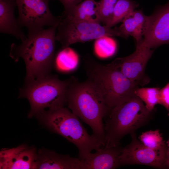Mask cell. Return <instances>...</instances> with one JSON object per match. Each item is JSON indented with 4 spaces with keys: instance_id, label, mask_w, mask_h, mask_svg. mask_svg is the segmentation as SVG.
<instances>
[{
    "instance_id": "obj_22",
    "label": "cell",
    "mask_w": 169,
    "mask_h": 169,
    "mask_svg": "<svg viewBox=\"0 0 169 169\" xmlns=\"http://www.w3.org/2000/svg\"><path fill=\"white\" fill-rule=\"evenodd\" d=\"M110 37H103L96 39L95 49L99 57L105 58L111 55L114 53L115 47Z\"/></svg>"
},
{
    "instance_id": "obj_21",
    "label": "cell",
    "mask_w": 169,
    "mask_h": 169,
    "mask_svg": "<svg viewBox=\"0 0 169 169\" xmlns=\"http://www.w3.org/2000/svg\"><path fill=\"white\" fill-rule=\"evenodd\" d=\"M139 139L144 145L154 150H159L166 148L165 141L157 129L143 132L139 136Z\"/></svg>"
},
{
    "instance_id": "obj_23",
    "label": "cell",
    "mask_w": 169,
    "mask_h": 169,
    "mask_svg": "<svg viewBox=\"0 0 169 169\" xmlns=\"http://www.w3.org/2000/svg\"><path fill=\"white\" fill-rule=\"evenodd\" d=\"M117 0H100L99 12L101 23L107 25L110 22Z\"/></svg>"
},
{
    "instance_id": "obj_27",
    "label": "cell",
    "mask_w": 169,
    "mask_h": 169,
    "mask_svg": "<svg viewBox=\"0 0 169 169\" xmlns=\"http://www.w3.org/2000/svg\"><path fill=\"white\" fill-rule=\"evenodd\" d=\"M166 144L168 148H169V139L167 141Z\"/></svg>"
},
{
    "instance_id": "obj_7",
    "label": "cell",
    "mask_w": 169,
    "mask_h": 169,
    "mask_svg": "<svg viewBox=\"0 0 169 169\" xmlns=\"http://www.w3.org/2000/svg\"><path fill=\"white\" fill-rule=\"evenodd\" d=\"M58 25L56 40L63 48L77 43H84L103 37H122L118 27L112 28L100 23L77 20L63 14Z\"/></svg>"
},
{
    "instance_id": "obj_19",
    "label": "cell",
    "mask_w": 169,
    "mask_h": 169,
    "mask_svg": "<svg viewBox=\"0 0 169 169\" xmlns=\"http://www.w3.org/2000/svg\"><path fill=\"white\" fill-rule=\"evenodd\" d=\"M138 4L132 0H117L112 18L106 26L112 27L121 22L123 19L135 10Z\"/></svg>"
},
{
    "instance_id": "obj_12",
    "label": "cell",
    "mask_w": 169,
    "mask_h": 169,
    "mask_svg": "<svg viewBox=\"0 0 169 169\" xmlns=\"http://www.w3.org/2000/svg\"><path fill=\"white\" fill-rule=\"evenodd\" d=\"M0 155V169H35L37 152L34 148L21 145L2 150Z\"/></svg>"
},
{
    "instance_id": "obj_2",
    "label": "cell",
    "mask_w": 169,
    "mask_h": 169,
    "mask_svg": "<svg viewBox=\"0 0 169 169\" xmlns=\"http://www.w3.org/2000/svg\"><path fill=\"white\" fill-rule=\"evenodd\" d=\"M84 59L86 80L109 109L136 95L139 84L124 74L115 59L106 65L98 63L89 56Z\"/></svg>"
},
{
    "instance_id": "obj_11",
    "label": "cell",
    "mask_w": 169,
    "mask_h": 169,
    "mask_svg": "<svg viewBox=\"0 0 169 169\" xmlns=\"http://www.w3.org/2000/svg\"><path fill=\"white\" fill-rule=\"evenodd\" d=\"M143 42L151 49L169 44V1L147 16Z\"/></svg>"
},
{
    "instance_id": "obj_9",
    "label": "cell",
    "mask_w": 169,
    "mask_h": 169,
    "mask_svg": "<svg viewBox=\"0 0 169 169\" xmlns=\"http://www.w3.org/2000/svg\"><path fill=\"white\" fill-rule=\"evenodd\" d=\"M131 141L122 148L119 156L120 165L140 164L155 168H161L165 165L167 148L155 150L144 145L136 138L135 132L131 134Z\"/></svg>"
},
{
    "instance_id": "obj_24",
    "label": "cell",
    "mask_w": 169,
    "mask_h": 169,
    "mask_svg": "<svg viewBox=\"0 0 169 169\" xmlns=\"http://www.w3.org/2000/svg\"><path fill=\"white\" fill-rule=\"evenodd\" d=\"M158 104L163 106L168 111L169 116V82L160 89Z\"/></svg>"
},
{
    "instance_id": "obj_3",
    "label": "cell",
    "mask_w": 169,
    "mask_h": 169,
    "mask_svg": "<svg viewBox=\"0 0 169 169\" xmlns=\"http://www.w3.org/2000/svg\"><path fill=\"white\" fill-rule=\"evenodd\" d=\"M67 80L66 100L68 108L88 125L92 130V135L105 145L103 120L110 109L88 81L80 82L74 76Z\"/></svg>"
},
{
    "instance_id": "obj_13",
    "label": "cell",
    "mask_w": 169,
    "mask_h": 169,
    "mask_svg": "<svg viewBox=\"0 0 169 169\" xmlns=\"http://www.w3.org/2000/svg\"><path fill=\"white\" fill-rule=\"evenodd\" d=\"M35 169H83V164L82 160L79 158L41 149L37 152Z\"/></svg>"
},
{
    "instance_id": "obj_15",
    "label": "cell",
    "mask_w": 169,
    "mask_h": 169,
    "mask_svg": "<svg viewBox=\"0 0 169 169\" xmlns=\"http://www.w3.org/2000/svg\"><path fill=\"white\" fill-rule=\"evenodd\" d=\"M15 0H0V32L10 34L22 41L27 38L14 15Z\"/></svg>"
},
{
    "instance_id": "obj_6",
    "label": "cell",
    "mask_w": 169,
    "mask_h": 169,
    "mask_svg": "<svg viewBox=\"0 0 169 169\" xmlns=\"http://www.w3.org/2000/svg\"><path fill=\"white\" fill-rule=\"evenodd\" d=\"M68 80H62L50 74L26 83L20 89L19 97L26 98L30 106L29 118L36 116L46 108L53 109L67 104Z\"/></svg>"
},
{
    "instance_id": "obj_18",
    "label": "cell",
    "mask_w": 169,
    "mask_h": 169,
    "mask_svg": "<svg viewBox=\"0 0 169 169\" xmlns=\"http://www.w3.org/2000/svg\"><path fill=\"white\" fill-rule=\"evenodd\" d=\"M131 13L123 19L118 28L122 38H127L131 36L135 39L136 43H138L143 40V33Z\"/></svg>"
},
{
    "instance_id": "obj_20",
    "label": "cell",
    "mask_w": 169,
    "mask_h": 169,
    "mask_svg": "<svg viewBox=\"0 0 169 169\" xmlns=\"http://www.w3.org/2000/svg\"><path fill=\"white\" fill-rule=\"evenodd\" d=\"M159 87H138L135 92V95L144 102L146 108L152 111L155 105L158 104L159 100Z\"/></svg>"
},
{
    "instance_id": "obj_14",
    "label": "cell",
    "mask_w": 169,
    "mask_h": 169,
    "mask_svg": "<svg viewBox=\"0 0 169 169\" xmlns=\"http://www.w3.org/2000/svg\"><path fill=\"white\" fill-rule=\"evenodd\" d=\"M122 148L104 147L90 153L82 160L83 169H111L120 166L119 156Z\"/></svg>"
},
{
    "instance_id": "obj_10",
    "label": "cell",
    "mask_w": 169,
    "mask_h": 169,
    "mask_svg": "<svg viewBox=\"0 0 169 169\" xmlns=\"http://www.w3.org/2000/svg\"><path fill=\"white\" fill-rule=\"evenodd\" d=\"M136 44V50L132 54L115 59L126 77L137 82L139 85H144L150 81L145 74V69L153 51L146 47L143 40Z\"/></svg>"
},
{
    "instance_id": "obj_4",
    "label": "cell",
    "mask_w": 169,
    "mask_h": 169,
    "mask_svg": "<svg viewBox=\"0 0 169 169\" xmlns=\"http://www.w3.org/2000/svg\"><path fill=\"white\" fill-rule=\"evenodd\" d=\"M36 116L52 131L74 145L81 160L92 150L96 151L105 146L95 137L89 135L78 117L64 106L44 110Z\"/></svg>"
},
{
    "instance_id": "obj_8",
    "label": "cell",
    "mask_w": 169,
    "mask_h": 169,
    "mask_svg": "<svg viewBox=\"0 0 169 169\" xmlns=\"http://www.w3.org/2000/svg\"><path fill=\"white\" fill-rule=\"evenodd\" d=\"M50 0H15L20 26L26 27L28 33L41 30L45 26H58L61 16L55 17L49 7Z\"/></svg>"
},
{
    "instance_id": "obj_25",
    "label": "cell",
    "mask_w": 169,
    "mask_h": 169,
    "mask_svg": "<svg viewBox=\"0 0 169 169\" xmlns=\"http://www.w3.org/2000/svg\"><path fill=\"white\" fill-rule=\"evenodd\" d=\"M63 4L64 13H68L72 11L82 0H59Z\"/></svg>"
},
{
    "instance_id": "obj_5",
    "label": "cell",
    "mask_w": 169,
    "mask_h": 169,
    "mask_svg": "<svg viewBox=\"0 0 169 169\" xmlns=\"http://www.w3.org/2000/svg\"><path fill=\"white\" fill-rule=\"evenodd\" d=\"M152 113L136 95L110 109L104 118L105 146H119L122 138L145 125L151 118Z\"/></svg>"
},
{
    "instance_id": "obj_16",
    "label": "cell",
    "mask_w": 169,
    "mask_h": 169,
    "mask_svg": "<svg viewBox=\"0 0 169 169\" xmlns=\"http://www.w3.org/2000/svg\"><path fill=\"white\" fill-rule=\"evenodd\" d=\"M99 3L95 0H84L68 13L63 14L77 20L100 23Z\"/></svg>"
},
{
    "instance_id": "obj_1",
    "label": "cell",
    "mask_w": 169,
    "mask_h": 169,
    "mask_svg": "<svg viewBox=\"0 0 169 169\" xmlns=\"http://www.w3.org/2000/svg\"><path fill=\"white\" fill-rule=\"evenodd\" d=\"M57 26L28 33L20 44H11L10 57L15 61L20 58L24 61L25 83L50 74L54 67Z\"/></svg>"
},
{
    "instance_id": "obj_17",
    "label": "cell",
    "mask_w": 169,
    "mask_h": 169,
    "mask_svg": "<svg viewBox=\"0 0 169 169\" xmlns=\"http://www.w3.org/2000/svg\"><path fill=\"white\" fill-rule=\"evenodd\" d=\"M78 60L74 52L69 47L63 48L55 56L54 66L60 71H71L77 67Z\"/></svg>"
},
{
    "instance_id": "obj_26",
    "label": "cell",
    "mask_w": 169,
    "mask_h": 169,
    "mask_svg": "<svg viewBox=\"0 0 169 169\" xmlns=\"http://www.w3.org/2000/svg\"><path fill=\"white\" fill-rule=\"evenodd\" d=\"M165 163L168 167L169 168V148H167L165 158Z\"/></svg>"
}]
</instances>
